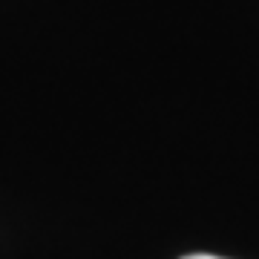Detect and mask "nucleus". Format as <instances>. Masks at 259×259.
<instances>
[{
  "mask_svg": "<svg viewBox=\"0 0 259 259\" xmlns=\"http://www.w3.org/2000/svg\"><path fill=\"white\" fill-rule=\"evenodd\" d=\"M185 259H222V256H210V253H193V256H185Z\"/></svg>",
  "mask_w": 259,
  "mask_h": 259,
  "instance_id": "nucleus-1",
  "label": "nucleus"
}]
</instances>
